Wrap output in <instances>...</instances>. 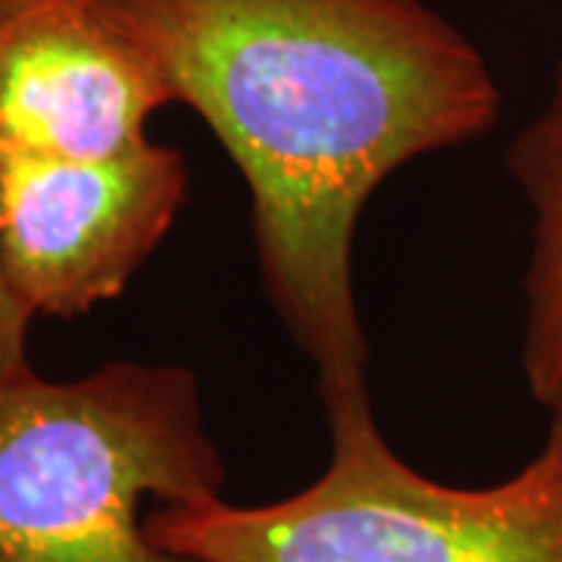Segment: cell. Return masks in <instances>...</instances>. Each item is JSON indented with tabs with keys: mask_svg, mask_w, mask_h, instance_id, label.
<instances>
[{
	"mask_svg": "<svg viewBox=\"0 0 562 562\" xmlns=\"http://www.w3.org/2000/svg\"><path fill=\"white\" fill-rule=\"evenodd\" d=\"M235 160L262 288L322 406L366 401L353 244L406 162L487 138L501 85L425 0H101Z\"/></svg>",
	"mask_w": 562,
	"mask_h": 562,
	"instance_id": "1",
	"label": "cell"
},
{
	"mask_svg": "<svg viewBox=\"0 0 562 562\" xmlns=\"http://www.w3.org/2000/svg\"><path fill=\"white\" fill-rule=\"evenodd\" d=\"M198 375L116 360L0 394V562H203L150 531L160 503L222 497Z\"/></svg>",
	"mask_w": 562,
	"mask_h": 562,
	"instance_id": "2",
	"label": "cell"
},
{
	"mask_svg": "<svg viewBox=\"0 0 562 562\" xmlns=\"http://www.w3.org/2000/svg\"><path fill=\"white\" fill-rule=\"evenodd\" d=\"M328 465L276 503H160L154 538L203 562H562V403L541 450L487 487L441 484L401 460L372 401L325 406Z\"/></svg>",
	"mask_w": 562,
	"mask_h": 562,
	"instance_id": "3",
	"label": "cell"
},
{
	"mask_svg": "<svg viewBox=\"0 0 562 562\" xmlns=\"http://www.w3.org/2000/svg\"><path fill=\"white\" fill-rule=\"evenodd\" d=\"M184 198L188 162L169 144L94 162L0 144V269L32 316H85L120 297Z\"/></svg>",
	"mask_w": 562,
	"mask_h": 562,
	"instance_id": "4",
	"label": "cell"
},
{
	"mask_svg": "<svg viewBox=\"0 0 562 562\" xmlns=\"http://www.w3.org/2000/svg\"><path fill=\"white\" fill-rule=\"evenodd\" d=\"M172 106L160 69L101 0H0V144L54 160L144 147Z\"/></svg>",
	"mask_w": 562,
	"mask_h": 562,
	"instance_id": "5",
	"label": "cell"
},
{
	"mask_svg": "<svg viewBox=\"0 0 562 562\" xmlns=\"http://www.w3.org/2000/svg\"><path fill=\"white\" fill-rule=\"evenodd\" d=\"M506 172L531 216L519 362L528 394L550 413L562 403V57L541 113L506 147Z\"/></svg>",
	"mask_w": 562,
	"mask_h": 562,
	"instance_id": "6",
	"label": "cell"
},
{
	"mask_svg": "<svg viewBox=\"0 0 562 562\" xmlns=\"http://www.w3.org/2000/svg\"><path fill=\"white\" fill-rule=\"evenodd\" d=\"M32 319L35 316L13 294L10 281H7L3 269H0V394L35 372L32 362H29Z\"/></svg>",
	"mask_w": 562,
	"mask_h": 562,
	"instance_id": "7",
	"label": "cell"
}]
</instances>
